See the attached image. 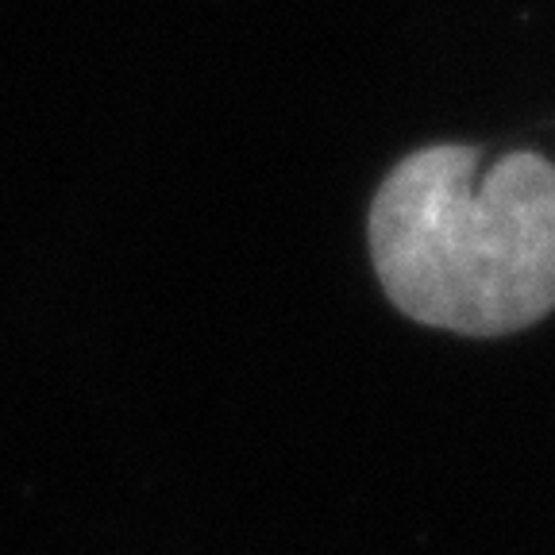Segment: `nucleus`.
<instances>
[{
	"label": "nucleus",
	"instance_id": "f257e3e1",
	"mask_svg": "<svg viewBox=\"0 0 555 555\" xmlns=\"http://www.w3.org/2000/svg\"><path fill=\"white\" fill-rule=\"evenodd\" d=\"M371 255L409 321L505 336L555 309V166L509 151L478 173V151H413L378 185Z\"/></svg>",
	"mask_w": 555,
	"mask_h": 555
}]
</instances>
